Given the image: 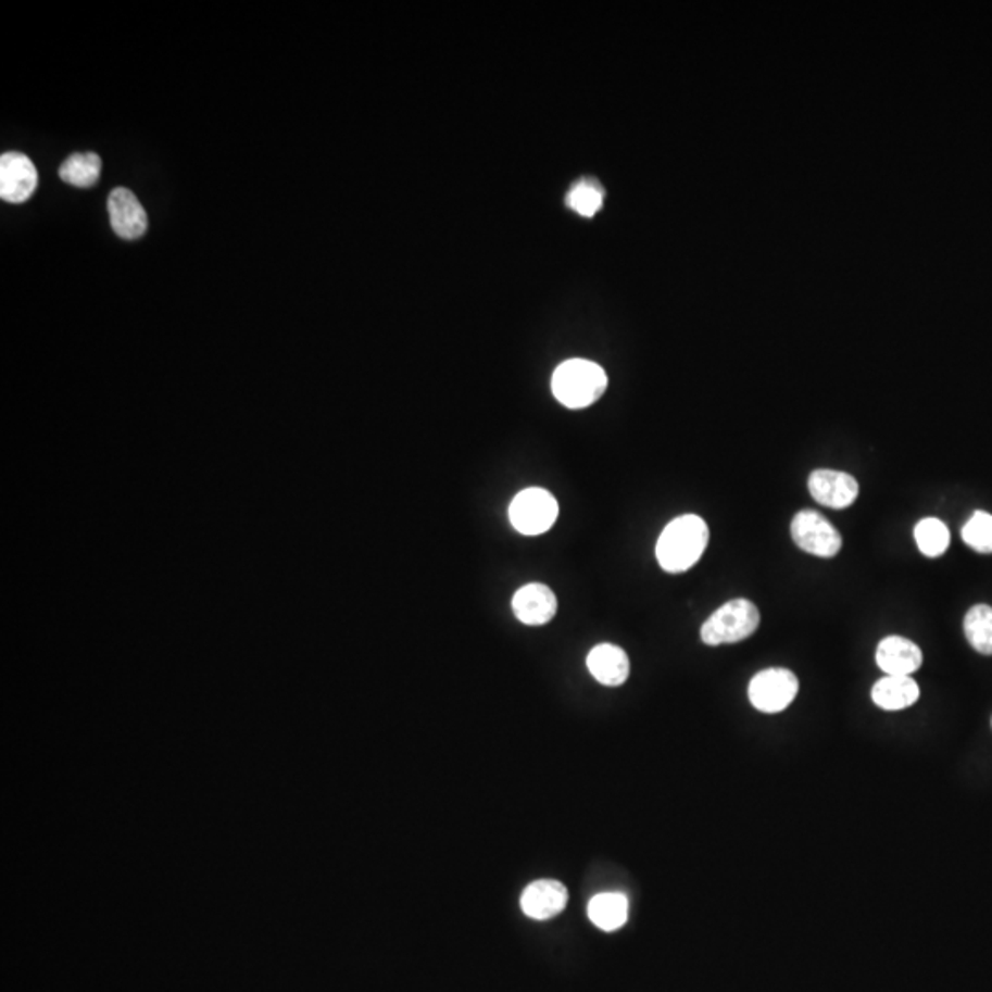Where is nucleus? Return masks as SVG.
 <instances>
[{"mask_svg":"<svg viewBox=\"0 0 992 992\" xmlns=\"http://www.w3.org/2000/svg\"><path fill=\"white\" fill-rule=\"evenodd\" d=\"M710 541L707 524L699 515H682L667 524L658 542L656 558L669 574H682L699 563Z\"/></svg>","mask_w":992,"mask_h":992,"instance_id":"nucleus-1","label":"nucleus"},{"mask_svg":"<svg viewBox=\"0 0 992 992\" xmlns=\"http://www.w3.org/2000/svg\"><path fill=\"white\" fill-rule=\"evenodd\" d=\"M606 382L605 369L600 364L572 359L553 372L552 390L558 403L577 411L594 404L605 393Z\"/></svg>","mask_w":992,"mask_h":992,"instance_id":"nucleus-2","label":"nucleus"},{"mask_svg":"<svg viewBox=\"0 0 992 992\" xmlns=\"http://www.w3.org/2000/svg\"><path fill=\"white\" fill-rule=\"evenodd\" d=\"M759 621V611L752 601L743 598L728 601L702 625V642L712 648L743 642L754 635Z\"/></svg>","mask_w":992,"mask_h":992,"instance_id":"nucleus-3","label":"nucleus"},{"mask_svg":"<svg viewBox=\"0 0 992 992\" xmlns=\"http://www.w3.org/2000/svg\"><path fill=\"white\" fill-rule=\"evenodd\" d=\"M558 517V504L547 489H524L510 505V520L513 528L523 536H542L552 528Z\"/></svg>","mask_w":992,"mask_h":992,"instance_id":"nucleus-4","label":"nucleus"},{"mask_svg":"<svg viewBox=\"0 0 992 992\" xmlns=\"http://www.w3.org/2000/svg\"><path fill=\"white\" fill-rule=\"evenodd\" d=\"M800 683L794 673L781 667L757 673L749 686V699L763 714H779L796 699Z\"/></svg>","mask_w":992,"mask_h":992,"instance_id":"nucleus-5","label":"nucleus"},{"mask_svg":"<svg viewBox=\"0 0 992 992\" xmlns=\"http://www.w3.org/2000/svg\"><path fill=\"white\" fill-rule=\"evenodd\" d=\"M792 541L803 552L816 557L831 558L842 548L838 529L821 513L802 510L791 523Z\"/></svg>","mask_w":992,"mask_h":992,"instance_id":"nucleus-6","label":"nucleus"},{"mask_svg":"<svg viewBox=\"0 0 992 992\" xmlns=\"http://www.w3.org/2000/svg\"><path fill=\"white\" fill-rule=\"evenodd\" d=\"M37 167L23 153H4L0 156V197L7 202L28 201L37 190Z\"/></svg>","mask_w":992,"mask_h":992,"instance_id":"nucleus-7","label":"nucleus"},{"mask_svg":"<svg viewBox=\"0 0 992 992\" xmlns=\"http://www.w3.org/2000/svg\"><path fill=\"white\" fill-rule=\"evenodd\" d=\"M109 219L114 234L122 239L133 241L142 238L148 230V214L142 202L127 188H116L108 199Z\"/></svg>","mask_w":992,"mask_h":992,"instance_id":"nucleus-8","label":"nucleus"},{"mask_svg":"<svg viewBox=\"0 0 992 992\" xmlns=\"http://www.w3.org/2000/svg\"><path fill=\"white\" fill-rule=\"evenodd\" d=\"M808 491L818 504L832 510L850 507L858 497V484L842 470L818 469L808 478Z\"/></svg>","mask_w":992,"mask_h":992,"instance_id":"nucleus-9","label":"nucleus"},{"mask_svg":"<svg viewBox=\"0 0 992 992\" xmlns=\"http://www.w3.org/2000/svg\"><path fill=\"white\" fill-rule=\"evenodd\" d=\"M513 613L518 621L531 627L547 625L557 614V598L553 590L542 582H529L517 590L512 601Z\"/></svg>","mask_w":992,"mask_h":992,"instance_id":"nucleus-10","label":"nucleus"},{"mask_svg":"<svg viewBox=\"0 0 992 992\" xmlns=\"http://www.w3.org/2000/svg\"><path fill=\"white\" fill-rule=\"evenodd\" d=\"M568 904V890L558 880H536L526 886L520 897V908L529 919L547 921L561 914Z\"/></svg>","mask_w":992,"mask_h":992,"instance_id":"nucleus-11","label":"nucleus"},{"mask_svg":"<svg viewBox=\"0 0 992 992\" xmlns=\"http://www.w3.org/2000/svg\"><path fill=\"white\" fill-rule=\"evenodd\" d=\"M590 675L608 688H616L627 682L630 675L629 656L624 649L613 643L595 645L587 656Z\"/></svg>","mask_w":992,"mask_h":992,"instance_id":"nucleus-12","label":"nucleus"},{"mask_svg":"<svg viewBox=\"0 0 992 992\" xmlns=\"http://www.w3.org/2000/svg\"><path fill=\"white\" fill-rule=\"evenodd\" d=\"M877 666L886 675L909 677L922 666L921 649L901 636H888L877 648Z\"/></svg>","mask_w":992,"mask_h":992,"instance_id":"nucleus-13","label":"nucleus"},{"mask_svg":"<svg viewBox=\"0 0 992 992\" xmlns=\"http://www.w3.org/2000/svg\"><path fill=\"white\" fill-rule=\"evenodd\" d=\"M919 686L912 677L903 675H886L875 683L871 690V699L877 706L888 712H899L904 707L914 706L919 701Z\"/></svg>","mask_w":992,"mask_h":992,"instance_id":"nucleus-14","label":"nucleus"},{"mask_svg":"<svg viewBox=\"0 0 992 992\" xmlns=\"http://www.w3.org/2000/svg\"><path fill=\"white\" fill-rule=\"evenodd\" d=\"M589 919L603 932H614L629 919V899L624 893H600L589 903Z\"/></svg>","mask_w":992,"mask_h":992,"instance_id":"nucleus-15","label":"nucleus"},{"mask_svg":"<svg viewBox=\"0 0 992 992\" xmlns=\"http://www.w3.org/2000/svg\"><path fill=\"white\" fill-rule=\"evenodd\" d=\"M101 159L96 153H74L60 167V177L66 185L90 188L100 179Z\"/></svg>","mask_w":992,"mask_h":992,"instance_id":"nucleus-16","label":"nucleus"},{"mask_svg":"<svg viewBox=\"0 0 992 992\" xmlns=\"http://www.w3.org/2000/svg\"><path fill=\"white\" fill-rule=\"evenodd\" d=\"M963 629L978 653L992 656V606H972L965 616Z\"/></svg>","mask_w":992,"mask_h":992,"instance_id":"nucleus-17","label":"nucleus"},{"mask_svg":"<svg viewBox=\"0 0 992 992\" xmlns=\"http://www.w3.org/2000/svg\"><path fill=\"white\" fill-rule=\"evenodd\" d=\"M915 542L927 557H939L951 544V531L939 518H922L914 529Z\"/></svg>","mask_w":992,"mask_h":992,"instance_id":"nucleus-18","label":"nucleus"},{"mask_svg":"<svg viewBox=\"0 0 992 992\" xmlns=\"http://www.w3.org/2000/svg\"><path fill=\"white\" fill-rule=\"evenodd\" d=\"M963 541L978 553H992V515L976 512L962 529Z\"/></svg>","mask_w":992,"mask_h":992,"instance_id":"nucleus-19","label":"nucleus"},{"mask_svg":"<svg viewBox=\"0 0 992 992\" xmlns=\"http://www.w3.org/2000/svg\"><path fill=\"white\" fill-rule=\"evenodd\" d=\"M568 204H570L572 210H576L577 214L592 217V215L598 214L601 206H603V193H601L600 188L595 185L579 183V185L570 191Z\"/></svg>","mask_w":992,"mask_h":992,"instance_id":"nucleus-20","label":"nucleus"}]
</instances>
